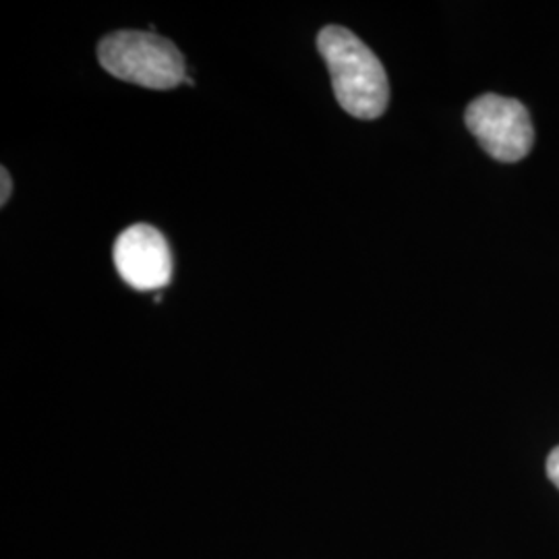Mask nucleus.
Here are the masks:
<instances>
[{
	"label": "nucleus",
	"instance_id": "2",
	"mask_svg": "<svg viewBox=\"0 0 559 559\" xmlns=\"http://www.w3.org/2000/svg\"><path fill=\"white\" fill-rule=\"evenodd\" d=\"M100 64L120 81L173 90L187 80L179 48L152 32H117L98 44Z\"/></svg>",
	"mask_w": 559,
	"mask_h": 559
},
{
	"label": "nucleus",
	"instance_id": "4",
	"mask_svg": "<svg viewBox=\"0 0 559 559\" xmlns=\"http://www.w3.org/2000/svg\"><path fill=\"white\" fill-rule=\"evenodd\" d=\"M112 258L120 278L135 290H162L173 280L168 240L150 224H133L120 235Z\"/></svg>",
	"mask_w": 559,
	"mask_h": 559
},
{
	"label": "nucleus",
	"instance_id": "3",
	"mask_svg": "<svg viewBox=\"0 0 559 559\" xmlns=\"http://www.w3.org/2000/svg\"><path fill=\"white\" fill-rule=\"evenodd\" d=\"M466 127L496 160L519 162L528 156L535 131L528 110L514 98L485 94L466 108Z\"/></svg>",
	"mask_w": 559,
	"mask_h": 559
},
{
	"label": "nucleus",
	"instance_id": "6",
	"mask_svg": "<svg viewBox=\"0 0 559 559\" xmlns=\"http://www.w3.org/2000/svg\"><path fill=\"white\" fill-rule=\"evenodd\" d=\"M0 180H2V187H0V203L4 205L9 198H11V191H13V180H11V175H9V170L2 166L0 168Z\"/></svg>",
	"mask_w": 559,
	"mask_h": 559
},
{
	"label": "nucleus",
	"instance_id": "1",
	"mask_svg": "<svg viewBox=\"0 0 559 559\" xmlns=\"http://www.w3.org/2000/svg\"><path fill=\"white\" fill-rule=\"evenodd\" d=\"M318 48L330 69L340 106L357 119L381 117L390 102V83L371 48L340 25L321 29Z\"/></svg>",
	"mask_w": 559,
	"mask_h": 559
},
{
	"label": "nucleus",
	"instance_id": "5",
	"mask_svg": "<svg viewBox=\"0 0 559 559\" xmlns=\"http://www.w3.org/2000/svg\"><path fill=\"white\" fill-rule=\"evenodd\" d=\"M547 475H549L551 483L559 489V445L547 459Z\"/></svg>",
	"mask_w": 559,
	"mask_h": 559
}]
</instances>
